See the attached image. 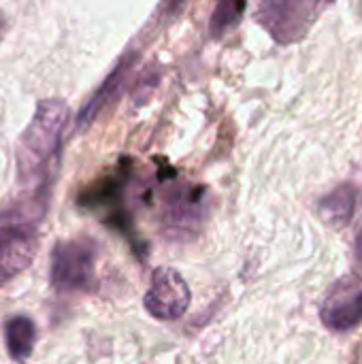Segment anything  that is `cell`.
<instances>
[{
  "label": "cell",
  "mask_w": 362,
  "mask_h": 364,
  "mask_svg": "<svg viewBox=\"0 0 362 364\" xmlns=\"http://www.w3.org/2000/svg\"><path fill=\"white\" fill-rule=\"evenodd\" d=\"M68 124V107L60 98L38 102L30 124L17 143V177L36 196H49L53 164L60 154L62 136Z\"/></svg>",
  "instance_id": "obj_1"
},
{
  "label": "cell",
  "mask_w": 362,
  "mask_h": 364,
  "mask_svg": "<svg viewBox=\"0 0 362 364\" xmlns=\"http://www.w3.org/2000/svg\"><path fill=\"white\" fill-rule=\"evenodd\" d=\"M96 243L92 239L60 241L51 252V286L60 294L87 292L96 282Z\"/></svg>",
  "instance_id": "obj_2"
},
{
  "label": "cell",
  "mask_w": 362,
  "mask_h": 364,
  "mask_svg": "<svg viewBox=\"0 0 362 364\" xmlns=\"http://www.w3.org/2000/svg\"><path fill=\"white\" fill-rule=\"evenodd\" d=\"M335 0H260L258 19L277 43L303 38Z\"/></svg>",
  "instance_id": "obj_3"
},
{
  "label": "cell",
  "mask_w": 362,
  "mask_h": 364,
  "mask_svg": "<svg viewBox=\"0 0 362 364\" xmlns=\"http://www.w3.org/2000/svg\"><path fill=\"white\" fill-rule=\"evenodd\" d=\"M205 188L175 186L164 198L162 224L173 237H190L198 232L205 220Z\"/></svg>",
  "instance_id": "obj_4"
},
{
  "label": "cell",
  "mask_w": 362,
  "mask_h": 364,
  "mask_svg": "<svg viewBox=\"0 0 362 364\" xmlns=\"http://www.w3.org/2000/svg\"><path fill=\"white\" fill-rule=\"evenodd\" d=\"M188 307L190 288L186 279L169 267L154 271L149 290L145 292V309L149 311V316L169 322L181 318Z\"/></svg>",
  "instance_id": "obj_5"
},
{
  "label": "cell",
  "mask_w": 362,
  "mask_h": 364,
  "mask_svg": "<svg viewBox=\"0 0 362 364\" xmlns=\"http://www.w3.org/2000/svg\"><path fill=\"white\" fill-rule=\"evenodd\" d=\"M38 247L34 224L6 222L0 228V286L9 284L30 267Z\"/></svg>",
  "instance_id": "obj_6"
},
{
  "label": "cell",
  "mask_w": 362,
  "mask_h": 364,
  "mask_svg": "<svg viewBox=\"0 0 362 364\" xmlns=\"http://www.w3.org/2000/svg\"><path fill=\"white\" fill-rule=\"evenodd\" d=\"M134 62H137V53H128L126 58H122V60L115 64V68L107 75V79L98 85V90L87 98V102L83 105V109L79 111V117H77V128H79V130L87 128V126L100 115V111L115 98V94H117V92L122 90V85L126 83V79H128V75H130Z\"/></svg>",
  "instance_id": "obj_7"
},
{
  "label": "cell",
  "mask_w": 362,
  "mask_h": 364,
  "mask_svg": "<svg viewBox=\"0 0 362 364\" xmlns=\"http://www.w3.org/2000/svg\"><path fill=\"white\" fill-rule=\"evenodd\" d=\"M322 322L333 331H350L361 324L362 288L341 286L335 290L322 307Z\"/></svg>",
  "instance_id": "obj_8"
},
{
  "label": "cell",
  "mask_w": 362,
  "mask_h": 364,
  "mask_svg": "<svg viewBox=\"0 0 362 364\" xmlns=\"http://www.w3.org/2000/svg\"><path fill=\"white\" fill-rule=\"evenodd\" d=\"M4 341H6V350L9 356L15 363L26 360L36 343V326L30 318L26 316H17L13 320L6 322L4 326Z\"/></svg>",
  "instance_id": "obj_9"
},
{
  "label": "cell",
  "mask_w": 362,
  "mask_h": 364,
  "mask_svg": "<svg viewBox=\"0 0 362 364\" xmlns=\"http://www.w3.org/2000/svg\"><path fill=\"white\" fill-rule=\"evenodd\" d=\"M354 207H356V190L352 186H341L320 203L324 218L335 226L348 224V220L354 215Z\"/></svg>",
  "instance_id": "obj_10"
},
{
  "label": "cell",
  "mask_w": 362,
  "mask_h": 364,
  "mask_svg": "<svg viewBox=\"0 0 362 364\" xmlns=\"http://www.w3.org/2000/svg\"><path fill=\"white\" fill-rule=\"evenodd\" d=\"M245 6H247V0H218L209 19V34L213 38H220L226 32H230L235 26H239V21L243 19Z\"/></svg>",
  "instance_id": "obj_11"
},
{
  "label": "cell",
  "mask_w": 362,
  "mask_h": 364,
  "mask_svg": "<svg viewBox=\"0 0 362 364\" xmlns=\"http://www.w3.org/2000/svg\"><path fill=\"white\" fill-rule=\"evenodd\" d=\"M188 0H164L162 2V15L164 17H175L183 6H186Z\"/></svg>",
  "instance_id": "obj_12"
},
{
  "label": "cell",
  "mask_w": 362,
  "mask_h": 364,
  "mask_svg": "<svg viewBox=\"0 0 362 364\" xmlns=\"http://www.w3.org/2000/svg\"><path fill=\"white\" fill-rule=\"evenodd\" d=\"M356 256H358V260H361L362 264V232L358 235V239H356Z\"/></svg>",
  "instance_id": "obj_13"
}]
</instances>
